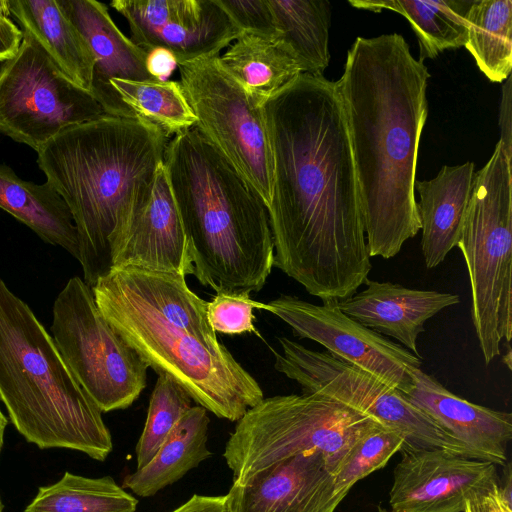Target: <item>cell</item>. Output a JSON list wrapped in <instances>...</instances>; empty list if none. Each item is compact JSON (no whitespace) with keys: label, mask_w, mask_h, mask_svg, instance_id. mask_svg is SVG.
<instances>
[{"label":"cell","mask_w":512,"mask_h":512,"mask_svg":"<svg viewBox=\"0 0 512 512\" xmlns=\"http://www.w3.org/2000/svg\"><path fill=\"white\" fill-rule=\"evenodd\" d=\"M263 112L273 159L274 266L322 302L345 300L372 264L337 84L301 73Z\"/></svg>","instance_id":"6da1fadb"},{"label":"cell","mask_w":512,"mask_h":512,"mask_svg":"<svg viewBox=\"0 0 512 512\" xmlns=\"http://www.w3.org/2000/svg\"><path fill=\"white\" fill-rule=\"evenodd\" d=\"M427 67L398 33L357 37L336 82L370 257L389 259L421 229L415 198Z\"/></svg>","instance_id":"7a4b0ae2"},{"label":"cell","mask_w":512,"mask_h":512,"mask_svg":"<svg viewBox=\"0 0 512 512\" xmlns=\"http://www.w3.org/2000/svg\"><path fill=\"white\" fill-rule=\"evenodd\" d=\"M91 289L106 320L148 367L173 378L218 418L239 421L264 398L218 340L208 301L189 288L186 275L118 267Z\"/></svg>","instance_id":"3957f363"},{"label":"cell","mask_w":512,"mask_h":512,"mask_svg":"<svg viewBox=\"0 0 512 512\" xmlns=\"http://www.w3.org/2000/svg\"><path fill=\"white\" fill-rule=\"evenodd\" d=\"M168 138L141 119L103 115L67 128L37 151L77 231L84 282L114 267L133 218L149 202Z\"/></svg>","instance_id":"277c9868"},{"label":"cell","mask_w":512,"mask_h":512,"mask_svg":"<svg viewBox=\"0 0 512 512\" xmlns=\"http://www.w3.org/2000/svg\"><path fill=\"white\" fill-rule=\"evenodd\" d=\"M163 163L194 275L219 291L258 292L274 266L260 196L196 127L167 142Z\"/></svg>","instance_id":"5b68a950"},{"label":"cell","mask_w":512,"mask_h":512,"mask_svg":"<svg viewBox=\"0 0 512 512\" xmlns=\"http://www.w3.org/2000/svg\"><path fill=\"white\" fill-rule=\"evenodd\" d=\"M0 400L17 431L41 449L104 461L113 449L102 412L75 379L51 334L0 277Z\"/></svg>","instance_id":"8992f818"},{"label":"cell","mask_w":512,"mask_h":512,"mask_svg":"<svg viewBox=\"0 0 512 512\" xmlns=\"http://www.w3.org/2000/svg\"><path fill=\"white\" fill-rule=\"evenodd\" d=\"M377 424L321 394L272 396L237 421L223 456L237 485L287 458L313 451L325 455L333 476L355 442Z\"/></svg>","instance_id":"52a82bcc"},{"label":"cell","mask_w":512,"mask_h":512,"mask_svg":"<svg viewBox=\"0 0 512 512\" xmlns=\"http://www.w3.org/2000/svg\"><path fill=\"white\" fill-rule=\"evenodd\" d=\"M512 155L498 141L474 174L457 247L471 287V316L486 364L512 334Z\"/></svg>","instance_id":"ba28073f"},{"label":"cell","mask_w":512,"mask_h":512,"mask_svg":"<svg viewBox=\"0 0 512 512\" xmlns=\"http://www.w3.org/2000/svg\"><path fill=\"white\" fill-rule=\"evenodd\" d=\"M52 316L51 336L62 359L101 412L133 404L146 386L148 365L106 320L91 287L71 277Z\"/></svg>","instance_id":"9c48e42d"},{"label":"cell","mask_w":512,"mask_h":512,"mask_svg":"<svg viewBox=\"0 0 512 512\" xmlns=\"http://www.w3.org/2000/svg\"><path fill=\"white\" fill-rule=\"evenodd\" d=\"M282 353L273 351L275 369L296 381L303 393L337 400L400 433L406 449H444L467 458V450L398 389L346 363L327 351L311 350L278 337ZM471 459V458H470Z\"/></svg>","instance_id":"30bf717a"},{"label":"cell","mask_w":512,"mask_h":512,"mask_svg":"<svg viewBox=\"0 0 512 512\" xmlns=\"http://www.w3.org/2000/svg\"><path fill=\"white\" fill-rule=\"evenodd\" d=\"M195 127L269 206L273 159L263 107L255 106L217 57L178 65Z\"/></svg>","instance_id":"8fae6325"},{"label":"cell","mask_w":512,"mask_h":512,"mask_svg":"<svg viewBox=\"0 0 512 512\" xmlns=\"http://www.w3.org/2000/svg\"><path fill=\"white\" fill-rule=\"evenodd\" d=\"M105 114L26 34L0 67V133L36 152L63 130Z\"/></svg>","instance_id":"7c38bea8"},{"label":"cell","mask_w":512,"mask_h":512,"mask_svg":"<svg viewBox=\"0 0 512 512\" xmlns=\"http://www.w3.org/2000/svg\"><path fill=\"white\" fill-rule=\"evenodd\" d=\"M338 301L322 305L282 294L262 310L271 312L302 339L313 340L336 358L371 374L406 395L413 387L409 370L422 359L399 343L360 324L340 310Z\"/></svg>","instance_id":"4fadbf2b"},{"label":"cell","mask_w":512,"mask_h":512,"mask_svg":"<svg viewBox=\"0 0 512 512\" xmlns=\"http://www.w3.org/2000/svg\"><path fill=\"white\" fill-rule=\"evenodd\" d=\"M130 40L144 51L162 47L178 65L213 58L242 33L217 0H114Z\"/></svg>","instance_id":"5bb4252c"},{"label":"cell","mask_w":512,"mask_h":512,"mask_svg":"<svg viewBox=\"0 0 512 512\" xmlns=\"http://www.w3.org/2000/svg\"><path fill=\"white\" fill-rule=\"evenodd\" d=\"M393 472L391 512H463L498 477L496 465L444 449H406Z\"/></svg>","instance_id":"9a60e30c"},{"label":"cell","mask_w":512,"mask_h":512,"mask_svg":"<svg viewBox=\"0 0 512 512\" xmlns=\"http://www.w3.org/2000/svg\"><path fill=\"white\" fill-rule=\"evenodd\" d=\"M233 512H334L337 494L326 457L319 451L287 458L228 492Z\"/></svg>","instance_id":"2e32d148"},{"label":"cell","mask_w":512,"mask_h":512,"mask_svg":"<svg viewBox=\"0 0 512 512\" xmlns=\"http://www.w3.org/2000/svg\"><path fill=\"white\" fill-rule=\"evenodd\" d=\"M410 403L467 450L471 459L505 465L512 438V414L469 402L449 391L421 367L409 370Z\"/></svg>","instance_id":"e0dca14e"},{"label":"cell","mask_w":512,"mask_h":512,"mask_svg":"<svg viewBox=\"0 0 512 512\" xmlns=\"http://www.w3.org/2000/svg\"><path fill=\"white\" fill-rule=\"evenodd\" d=\"M87 40L94 58L90 93L111 116L136 119L111 86L116 79H153L145 68L147 52L123 34L106 4L96 0H57Z\"/></svg>","instance_id":"ac0fdd59"},{"label":"cell","mask_w":512,"mask_h":512,"mask_svg":"<svg viewBox=\"0 0 512 512\" xmlns=\"http://www.w3.org/2000/svg\"><path fill=\"white\" fill-rule=\"evenodd\" d=\"M126 266L192 274L186 236L163 162L151 198L133 218L113 268Z\"/></svg>","instance_id":"d6986e66"},{"label":"cell","mask_w":512,"mask_h":512,"mask_svg":"<svg viewBox=\"0 0 512 512\" xmlns=\"http://www.w3.org/2000/svg\"><path fill=\"white\" fill-rule=\"evenodd\" d=\"M366 287L337 305L342 312L377 333L392 337L421 358L417 339L425 322L441 310L456 305V294L411 289L392 282L366 279Z\"/></svg>","instance_id":"ffe728a7"},{"label":"cell","mask_w":512,"mask_h":512,"mask_svg":"<svg viewBox=\"0 0 512 512\" xmlns=\"http://www.w3.org/2000/svg\"><path fill=\"white\" fill-rule=\"evenodd\" d=\"M474 163L443 166L431 180H415L422 230L421 248L427 268L444 261L457 246L472 193Z\"/></svg>","instance_id":"44dd1931"},{"label":"cell","mask_w":512,"mask_h":512,"mask_svg":"<svg viewBox=\"0 0 512 512\" xmlns=\"http://www.w3.org/2000/svg\"><path fill=\"white\" fill-rule=\"evenodd\" d=\"M23 34L32 37L73 82L90 92V46L57 0H8Z\"/></svg>","instance_id":"7402d4cb"},{"label":"cell","mask_w":512,"mask_h":512,"mask_svg":"<svg viewBox=\"0 0 512 512\" xmlns=\"http://www.w3.org/2000/svg\"><path fill=\"white\" fill-rule=\"evenodd\" d=\"M217 59L249 100L260 108L302 73L280 36L242 32Z\"/></svg>","instance_id":"603a6c76"},{"label":"cell","mask_w":512,"mask_h":512,"mask_svg":"<svg viewBox=\"0 0 512 512\" xmlns=\"http://www.w3.org/2000/svg\"><path fill=\"white\" fill-rule=\"evenodd\" d=\"M0 208L24 223L42 240L79 257L72 214L59 193L48 183L25 181L0 164Z\"/></svg>","instance_id":"cb8c5ba5"},{"label":"cell","mask_w":512,"mask_h":512,"mask_svg":"<svg viewBox=\"0 0 512 512\" xmlns=\"http://www.w3.org/2000/svg\"><path fill=\"white\" fill-rule=\"evenodd\" d=\"M209 422L205 408L192 406L154 457L144 467L124 477L122 488L140 497H151L211 457L207 448Z\"/></svg>","instance_id":"d4e9b609"},{"label":"cell","mask_w":512,"mask_h":512,"mask_svg":"<svg viewBox=\"0 0 512 512\" xmlns=\"http://www.w3.org/2000/svg\"><path fill=\"white\" fill-rule=\"evenodd\" d=\"M472 1L465 0H356L358 9L380 12L389 9L403 15L419 42V61L435 58L447 49L465 46L468 36L466 15Z\"/></svg>","instance_id":"484cf974"},{"label":"cell","mask_w":512,"mask_h":512,"mask_svg":"<svg viewBox=\"0 0 512 512\" xmlns=\"http://www.w3.org/2000/svg\"><path fill=\"white\" fill-rule=\"evenodd\" d=\"M280 38L302 73L322 75L330 62L331 6L326 0H268Z\"/></svg>","instance_id":"4316f807"},{"label":"cell","mask_w":512,"mask_h":512,"mask_svg":"<svg viewBox=\"0 0 512 512\" xmlns=\"http://www.w3.org/2000/svg\"><path fill=\"white\" fill-rule=\"evenodd\" d=\"M464 47L491 82L506 80L512 69V1L472 0L466 15Z\"/></svg>","instance_id":"83f0119b"},{"label":"cell","mask_w":512,"mask_h":512,"mask_svg":"<svg viewBox=\"0 0 512 512\" xmlns=\"http://www.w3.org/2000/svg\"><path fill=\"white\" fill-rule=\"evenodd\" d=\"M138 500L112 477L88 478L65 472L39 487L25 512H135Z\"/></svg>","instance_id":"f1b7e54d"},{"label":"cell","mask_w":512,"mask_h":512,"mask_svg":"<svg viewBox=\"0 0 512 512\" xmlns=\"http://www.w3.org/2000/svg\"><path fill=\"white\" fill-rule=\"evenodd\" d=\"M111 86L136 119L154 125L167 138L195 127L196 116L179 81L116 79Z\"/></svg>","instance_id":"f546056e"},{"label":"cell","mask_w":512,"mask_h":512,"mask_svg":"<svg viewBox=\"0 0 512 512\" xmlns=\"http://www.w3.org/2000/svg\"><path fill=\"white\" fill-rule=\"evenodd\" d=\"M192 398L173 378L158 374L143 432L136 445L137 469L157 453L169 433L192 407Z\"/></svg>","instance_id":"4dcf8cb0"},{"label":"cell","mask_w":512,"mask_h":512,"mask_svg":"<svg viewBox=\"0 0 512 512\" xmlns=\"http://www.w3.org/2000/svg\"><path fill=\"white\" fill-rule=\"evenodd\" d=\"M404 445L403 436L382 424L363 434L333 474L337 494L347 495L356 482L384 467Z\"/></svg>","instance_id":"1f68e13d"},{"label":"cell","mask_w":512,"mask_h":512,"mask_svg":"<svg viewBox=\"0 0 512 512\" xmlns=\"http://www.w3.org/2000/svg\"><path fill=\"white\" fill-rule=\"evenodd\" d=\"M249 291H219L207 304V318L215 332L235 335L258 332L254 326V309L263 303L250 297Z\"/></svg>","instance_id":"d6a6232c"},{"label":"cell","mask_w":512,"mask_h":512,"mask_svg":"<svg viewBox=\"0 0 512 512\" xmlns=\"http://www.w3.org/2000/svg\"><path fill=\"white\" fill-rule=\"evenodd\" d=\"M241 32L280 36L268 0H217Z\"/></svg>","instance_id":"836d02e7"},{"label":"cell","mask_w":512,"mask_h":512,"mask_svg":"<svg viewBox=\"0 0 512 512\" xmlns=\"http://www.w3.org/2000/svg\"><path fill=\"white\" fill-rule=\"evenodd\" d=\"M512 485L510 465L507 478L501 483L499 477L487 487L472 494L465 503L463 512H512Z\"/></svg>","instance_id":"e575fe53"},{"label":"cell","mask_w":512,"mask_h":512,"mask_svg":"<svg viewBox=\"0 0 512 512\" xmlns=\"http://www.w3.org/2000/svg\"><path fill=\"white\" fill-rule=\"evenodd\" d=\"M11 16L8 0H0V62L15 56L23 39L20 27Z\"/></svg>","instance_id":"d590c367"},{"label":"cell","mask_w":512,"mask_h":512,"mask_svg":"<svg viewBox=\"0 0 512 512\" xmlns=\"http://www.w3.org/2000/svg\"><path fill=\"white\" fill-rule=\"evenodd\" d=\"M177 67V59L169 50L156 47L147 51L145 68L153 79L158 81L169 80Z\"/></svg>","instance_id":"8d00e7d4"},{"label":"cell","mask_w":512,"mask_h":512,"mask_svg":"<svg viewBox=\"0 0 512 512\" xmlns=\"http://www.w3.org/2000/svg\"><path fill=\"white\" fill-rule=\"evenodd\" d=\"M172 512H233V510L229 493L216 496L194 494Z\"/></svg>","instance_id":"74e56055"},{"label":"cell","mask_w":512,"mask_h":512,"mask_svg":"<svg viewBox=\"0 0 512 512\" xmlns=\"http://www.w3.org/2000/svg\"><path fill=\"white\" fill-rule=\"evenodd\" d=\"M512 87L511 77L506 79L502 89V99L499 113V126L501 130L500 142L504 145L507 152L512 155Z\"/></svg>","instance_id":"f35d334b"},{"label":"cell","mask_w":512,"mask_h":512,"mask_svg":"<svg viewBox=\"0 0 512 512\" xmlns=\"http://www.w3.org/2000/svg\"><path fill=\"white\" fill-rule=\"evenodd\" d=\"M8 424V419L0 409V454L4 443V432Z\"/></svg>","instance_id":"ab89813d"},{"label":"cell","mask_w":512,"mask_h":512,"mask_svg":"<svg viewBox=\"0 0 512 512\" xmlns=\"http://www.w3.org/2000/svg\"><path fill=\"white\" fill-rule=\"evenodd\" d=\"M378 512H391V511H388L386 508L382 507V506H378L377 508Z\"/></svg>","instance_id":"60d3db41"},{"label":"cell","mask_w":512,"mask_h":512,"mask_svg":"<svg viewBox=\"0 0 512 512\" xmlns=\"http://www.w3.org/2000/svg\"><path fill=\"white\" fill-rule=\"evenodd\" d=\"M3 511V504H2V501H1V498H0V512Z\"/></svg>","instance_id":"b9f144b4"}]
</instances>
